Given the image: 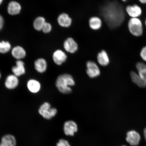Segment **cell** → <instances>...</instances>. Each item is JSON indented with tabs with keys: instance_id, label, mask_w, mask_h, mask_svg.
<instances>
[{
	"instance_id": "d6986e66",
	"label": "cell",
	"mask_w": 146,
	"mask_h": 146,
	"mask_svg": "<svg viewBox=\"0 0 146 146\" xmlns=\"http://www.w3.org/2000/svg\"><path fill=\"white\" fill-rule=\"evenodd\" d=\"M27 86L30 92L35 94L38 92L40 90V84L35 80H29L27 83Z\"/></svg>"
},
{
	"instance_id": "d6a6232c",
	"label": "cell",
	"mask_w": 146,
	"mask_h": 146,
	"mask_svg": "<svg viewBox=\"0 0 146 146\" xmlns=\"http://www.w3.org/2000/svg\"><path fill=\"white\" fill-rule=\"evenodd\" d=\"M121 1L123 2H126L128 1V0H121Z\"/></svg>"
},
{
	"instance_id": "8fae6325",
	"label": "cell",
	"mask_w": 146,
	"mask_h": 146,
	"mask_svg": "<svg viewBox=\"0 0 146 146\" xmlns=\"http://www.w3.org/2000/svg\"><path fill=\"white\" fill-rule=\"evenodd\" d=\"M16 139L13 135L10 134L5 135L2 138L0 146H16Z\"/></svg>"
},
{
	"instance_id": "e0dca14e",
	"label": "cell",
	"mask_w": 146,
	"mask_h": 146,
	"mask_svg": "<svg viewBox=\"0 0 146 146\" xmlns=\"http://www.w3.org/2000/svg\"><path fill=\"white\" fill-rule=\"evenodd\" d=\"M12 54L13 56L18 60L23 59L26 56V52L23 48L20 46L14 47L12 50Z\"/></svg>"
},
{
	"instance_id": "ffe728a7",
	"label": "cell",
	"mask_w": 146,
	"mask_h": 146,
	"mask_svg": "<svg viewBox=\"0 0 146 146\" xmlns=\"http://www.w3.org/2000/svg\"><path fill=\"white\" fill-rule=\"evenodd\" d=\"M131 77L132 81L138 86L141 88L146 87V83L142 79L139 75L134 72H131Z\"/></svg>"
},
{
	"instance_id": "ac0fdd59",
	"label": "cell",
	"mask_w": 146,
	"mask_h": 146,
	"mask_svg": "<svg viewBox=\"0 0 146 146\" xmlns=\"http://www.w3.org/2000/svg\"><path fill=\"white\" fill-rule=\"evenodd\" d=\"M36 70L38 72L42 73L46 70L47 63L46 61L43 58H39L36 60L35 62Z\"/></svg>"
},
{
	"instance_id": "277c9868",
	"label": "cell",
	"mask_w": 146,
	"mask_h": 146,
	"mask_svg": "<svg viewBox=\"0 0 146 146\" xmlns=\"http://www.w3.org/2000/svg\"><path fill=\"white\" fill-rule=\"evenodd\" d=\"M39 113L44 118L50 119L56 115L57 110L54 108H51L50 103L45 102L40 107Z\"/></svg>"
},
{
	"instance_id": "836d02e7",
	"label": "cell",
	"mask_w": 146,
	"mask_h": 146,
	"mask_svg": "<svg viewBox=\"0 0 146 146\" xmlns=\"http://www.w3.org/2000/svg\"><path fill=\"white\" fill-rule=\"evenodd\" d=\"M145 25L146 26V21H145Z\"/></svg>"
},
{
	"instance_id": "d590c367",
	"label": "cell",
	"mask_w": 146,
	"mask_h": 146,
	"mask_svg": "<svg viewBox=\"0 0 146 146\" xmlns=\"http://www.w3.org/2000/svg\"><path fill=\"white\" fill-rule=\"evenodd\" d=\"M125 146V145H124V146Z\"/></svg>"
},
{
	"instance_id": "8992f818",
	"label": "cell",
	"mask_w": 146,
	"mask_h": 146,
	"mask_svg": "<svg viewBox=\"0 0 146 146\" xmlns=\"http://www.w3.org/2000/svg\"><path fill=\"white\" fill-rule=\"evenodd\" d=\"M64 133L67 136H73L75 133L77 132L78 127L77 124L74 121L69 120L64 124Z\"/></svg>"
},
{
	"instance_id": "4316f807",
	"label": "cell",
	"mask_w": 146,
	"mask_h": 146,
	"mask_svg": "<svg viewBox=\"0 0 146 146\" xmlns=\"http://www.w3.org/2000/svg\"><path fill=\"white\" fill-rule=\"evenodd\" d=\"M136 67L138 72L146 68V65L142 62H138L136 64Z\"/></svg>"
},
{
	"instance_id": "4fadbf2b",
	"label": "cell",
	"mask_w": 146,
	"mask_h": 146,
	"mask_svg": "<svg viewBox=\"0 0 146 146\" xmlns=\"http://www.w3.org/2000/svg\"><path fill=\"white\" fill-rule=\"evenodd\" d=\"M58 22L62 27H68L72 24V19L66 13L60 14L58 18Z\"/></svg>"
},
{
	"instance_id": "f546056e",
	"label": "cell",
	"mask_w": 146,
	"mask_h": 146,
	"mask_svg": "<svg viewBox=\"0 0 146 146\" xmlns=\"http://www.w3.org/2000/svg\"><path fill=\"white\" fill-rule=\"evenodd\" d=\"M142 4H146V0H138Z\"/></svg>"
},
{
	"instance_id": "9c48e42d",
	"label": "cell",
	"mask_w": 146,
	"mask_h": 146,
	"mask_svg": "<svg viewBox=\"0 0 146 146\" xmlns=\"http://www.w3.org/2000/svg\"><path fill=\"white\" fill-rule=\"evenodd\" d=\"M65 50L70 53L73 54L78 50V45L72 38H69L66 40L64 43Z\"/></svg>"
},
{
	"instance_id": "5b68a950",
	"label": "cell",
	"mask_w": 146,
	"mask_h": 146,
	"mask_svg": "<svg viewBox=\"0 0 146 146\" xmlns=\"http://www.w3.org/2000/svg\"><path fill=\"white\" fill-rule=\"evenodd\" d=\"M87 74L90 78H95L100 75V72L97 65L94 62L89 61L87 63Z\"/></svg>"
},
{
	"instance_id": "5bb4252c",
	"label": "cell",
	"mask_w": 146,
	"mask_h": 146,
	"mask_svg": "<svg viewBox=\"0 0 146 146\" xmlns=\"http://www.w3.org/2000/svg\"><path fill=\"white\" fill-rule=\"evenodd\" d=\"M12 71L14 75L17 76L24 74L25 73L24 63L21 60H18L16 62V66L13 67Z\"/></svg>"
},
{
	"instance_id": "52a82bcc",
	"label": "cell",
	"mask_w": 146,
	"mask_h": 146,
	"mask_svg": "<svg viewBox=\"0 0 146 146\" xmlns=\"http://www.w3.org/2000/svg\"><path fill=\"white\" fill-rule=\"evenodd\" d=\"M126 139L128 143L131 146H136L139 144L141 137L136 131L132 130L127 133Z\"/></svg>"
},
{
	"instance_id": "ba28073f",
	"label": "cell",
	"mask_w": 146,
	"mask_h": 146,
	"mask_svg": "<svg viewBox=\"0 0 146 146\" xmlns=\"http://www.w3.org/2000/svg\"><path fill=\"white\" fill-rule=\"evenodd\" d=\"M125 12L131 18H138L142 13L141 7L136 4L128 5L125 8Z\"/></svg>"
},
{
	"instance_id": "3957f363",
	"label": "cell",
	"mask_w": 146,
	"mask_h": 146,
	"mask_svg": "<svg viewBox=\"0 0 146 146\" xmlns=\"http://www.w3.org/2000/svg\"><path fill=\"white\" fill-rule=\"evenodd\" d=\"M129 30L132 35L139 37L143 33L142 22L138 18H131L128 23Z\"/></svg>"
},
{
	"instance_id": "9a60e30c",
	"label": "cell",
	"mask_w": 146,
	"mask_h": 146,
	"mask_svg": "<svg viewBox=\"0 0 146 146\" xmlns=\"http://www.w3.org/2000/svg\"><path fill=\"white\" fill-rule=\"evenodd\" d=\"M17 76L13 75H10L7 78L5 82V86L7 88L10 89L15 88L18 84Z\"/></svg>"
},
{
	"instance_id": "7402d4cb",
	"label": "cell",
	"mask_w": 146,
	"mask_h": 146,
	"mask_svg": "<svg viewBox=\"0 0 146 146\" xmlns=\"http://www.w3.org/2000/svg\"><path fill=\"white\" fill-rule=\"evenodd\" d=\"M45 18L42 17H39L35 20L33 25L34 28L38 31H42V29L45 23Z\"/></svg>"
},
{
	"instance_id": "7a4b0ae2",
	"label": "cell",
	"mask_w": 146,
	"mask_h": 146,
	"mask_svg": "<svg viewBox=\"0 0 146 146\" xmlns=\"http://www.w3.org/2000/svg\"><path fill=\"white\" fill-rule=\"evenodd\" d=\"M75 84L72 76L68 74L60 75L57 78L56 82V87L60 92L63 94H68L72 92L71 87Z\"/></svg>"
},
{
	"instance_id": "f1b7e54d",
	"label": "cell",
	"mask_w": 146,
	"mask_h": 146,
	"mask_svg": "<svg viewBox=\"0 0 146 146\" xmlns=\"http://www.w3.org/2000/svg\"><path fill=\"white\" fill-rule=\"evenodd\" d=\"M4 24V20L1 15H0V30L2 29Z\"/></svg>"
},
{
	"instance_id": "484cf974",
	"label": "cell",
	"mask_w": 146,
	"mask_h": 146,
	"mask_svg": "<svg viewBox=\"0 0 146 146\" xmlns=\"http://www.w3.org/2000/svg\"><path fill=\"white\" fill-rule=\"evenodd\" d=\"M139 75L146 83V68L139 71Z\"/></svg>"
},
{
	"instance_id": "e575fe53",
	"label": "cell",
	"mask_w": 146,
	"mask_h": 146,
	"mask_svg": "<svg viewBox=\"0 0 146 146\" xmlns=\"http://www.w3.org/2000/svg\"><path fill=\"white\" fill-rule=\"evenodd\" d=\"M1 73H0V78H1Z\"/></svg>"
},
{
	"instance_id": "2e32d148",
	"label": "cell",
	"mask_w": 146,
	"mask_h": 146,
	"mask_svg": "<svg viewBox=\"0 0 146 146\" xmlns=\"http://www.w3.org/2000/svg\"><path fill=\"white\" fill-rule=\"evenodd\" d=\"M97 59L98 63L103 66H107L110 62L108 54L104 50H102L98 54Z\"/></svg>"
},
{
	"instance_id": "d4e9b609",
	"label": "cell",
	"mask_w": 146,
	"mask_h": 146,
	"mask_svg": "<svg viewBox=\"0 0 146 146\" xmlns=\"http://www.w3.org/2000/svg\"><path fill=\"white\" fill-rule=\"evenodd\" d=\"M56 146H71L69 142L67 140L61 139L59 140L56 144Z\"/></svg>"
},
{
	"instance_id": "cb8c5ba5",
	"label": "cell",
	"mask_w": 146,
	"mask_h": 146,
	"mask_svg": "<svg viewBox=\"0 0 146 146\" xmlns=\"http://www.w3.org/2000/svg\"><path fill=\"white\" fill-rule=\"evenodd\" d=\"M52 30V25L50 23L46 22L44 25L42 29V31L45 33H48L51 32Z\"/></svg>"
},
{
	"instance_id": "603a6c76",
	"label": "cell",
	"mask_w": 146,
	"mask_h": 146,
	"mask_svg": "<svg viewBox=\"0 0 146 146\" xmlns=\"http://www.w3.org/2000/svg\"><path fill=\"white\" fill-rule=\"evenodd\" d=\"M11 45L8 42L3 41L0 42V53L5 54L10 50Z\"/></svg>"
},
{
	"instance_id": "6da1fadb",
	"label": "cell",
	"mask_w": 146,
	"mask_h": 146,
	"mask_svg": "<svg viewBox=\"0 0 146 146\" xmlns=\"http://www.w3.org/2000/svg\"><path fill=\"white\" fill-rule=\"evenodd\" d=\"M100 14L108 27L112 29L121 25L125 20V14L123 5L114 1L106 3L100 9Z\"/></svg>"
},
{
	"instance_id": "30bf717a",
	"label": "cell",
	"mask_w": 146,
	"mask_h": 146,
	"mask_svg": "<svg viewBox=\"0 0 146 146\" xmlns=\"http://www.w3.org/2000/svg\"><path fill=\"white\" fill-rule=\"evenodd\" d=\"M67 59L65 53L61 50L55 51L53 54V60L55 63L58 65H61L65 62Z\"/></svg>"
},
{
	"instance_id": "7c38bea8",
	"label": "cell",
	"mask_w": 146,
	"mask_h": 146,
	"mask_svg": "<svg viewBox=\"0 0 146 146\" xmlns=\"http://www.w3.org/2000/svg\"><path fill=\"white\" fill-rule=\"evenodd\" d=\"M7 9L9 14L15 15L20 13L21 7V5L17 2L12 1L9 3Z\"/></svg>"
},
{
	"instance_id": "1f68e13d",
	"label": "cell",
	"mask_w": 146,
	"mask_h": 146,
	"mask_svg": "<svg viewBox=\"0 0 146 146\" xmlns=\"http://www.w3.org/2000/svg\"><path fill=\"white\" fill-rule=\"evenodd\" d=\"M3 0H0V5H1L2 3Z\"/></svg>"
},
{
	"instance_id": "83f0119b",
	"label": "cell",
	"mask_w": 146,
	"mask_h": 146,
	"mask_svg": "<svg viewBox=\"0 0 146 146\" xmlns=\"http://www.w3.org/2000/svg\"><path fill=\"white\" fill-rule=\"evenodd\" d=\"M140 55L144 61H146V46L144 47L140 52Z\"/></svg>"
},
{
	"instance_id": "44dd1931",
	"label": "cell",
	"mask_w": 146,
	"mask_h": 146,
	"mask_svg": "<svg viewBox=\"0 0 146 146\" xmlns=\"http://www.w3.org/2000/svg\"><path fill=\"white\" fill-rule=\"evenodd\" d=\"M89 26L92 30H99L102 26V21L99 17H93L89 20Z\"/></svg>"
},
{
	"instance_id": "4dcf8cb0",
	"label": "cell",
	"mask_w": 146,
	"mask_h": 146,
	"mask_svg": "<svg viewBox=\"0 0 146 146\" xmlns=\"http://www.w3.org/2000/svg\"><path fill=\"white\" fill-rule=\"evenodd\" d=\"M144 136H145V139L146 141V127L145 128V129H144Z\"/></svg>"
}]
</instances>
